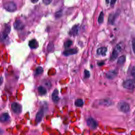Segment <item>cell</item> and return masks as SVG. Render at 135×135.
Listing matches in <instances>:
<instances>
[{"label": "cell", "mask_w": 135, "mask_h": 135, "mask_svg": "<svg viewBox=\"0 0 135 135\" xmlns=\"http://www.w3.org/2000/svg\"><path fill=\"white\" fill-rule=\"evenodd\" d=\"M43 72V68L41 67H38L36 68V70L35 75L38 76L41 75Z\"/></svg>", "instance_id": "cell-22"}, {"label": "cell", "mask_w": 135, "mask_h": 135, "mask_svg": "<svg viewBox=\"0 0 135 135\" xmlns=\"http://www.w3.org/2000/svg\"><path fill=\"white\" fill-rule=\"evenodd\" d=\"M132 47L133 51L134 54L135 55V38H134L133 39H132Z\"/></svg>", "instance_id": "cell-27"}, {"label": "cell", "mask_w": 135, "mask_h": 135, "mask_svg": "<svg viewBox=\"0 0 135 135\" xmlns=\"http://www.w3.org/2000/svg\"><path fill=\"white\" fill-rule=\"evenodd\" d=\"M77 50L76 49L73 48V49H69L66 50L65 51H64L63 54L65 56H69L70 55L75 54L76 53H77Z\"/></svg>", "instance_id": "cell-13"}, {"label": "cell", "mask_w": 135, "mask_h": 135, "mask_svg": "<svg viewBox=\"0 0 135 135\" xmlns=\"http://www.w3.org/2000/svg\"><path fill=\"white\" fill-rule=\"evenodd\" d=\"M107 50H108V49L106 47H101L97 49V54L100 56H104L106 55Z\"/></svg>", "instance_id": "cell-11"}, {"label": "cell", "mask_w": 135, "mask_h": 135, "mask_svg": "<svg viewBox=\"0 0 135 135\" xmlns=\"http://www.w3.org/2000/svg\"><path fill=\"white\" fill-rule=\"evenodd\" d=\"M4 8L8 12H13L17 10V6L15 2L8 1L4 4Z\"/></svg>", "instance_id": "cell-1"}, {"label": "cell", "mask_w": 135, "mask_h": 135, "mask_svg": "<svg viewBox=\"0 0 135 135\" xmlns=\"http://www.w3.org/2000/svg\"><path fill=\"white\" fill-rule=\"evenodd\" d=\"M38 0H32L31 2L33 3H35L38 2Z\"/></svg>", "instance_id": "cell-35"}, {"label": "cell", "mask_w": 135, "mask_h": 135, "mask_svg": "<svg viewBox=\"0 0 135 135\" xmlns=\"http://www.w3.org/2000/svg\"><path fill=\"white\" fill-rule=\"evenodd\" d=\"M116 2V0H111V6H114L115 4V2Z\"/></svg>", "instance_id": "cell-31"}, {"label": "cell", "mask_w": 135, "mask_h": 135, "mask_svg": "<svg viewBox=\"0 0 135 135\" xmlns=\"http://www.w3.org/2000/svg\"><path fill=\"white\" fill-rule=\"evenodd\" d=\"M87 123L88 127L92 130L96 129L98 127V123L96 120L93 118H88L87 120Z\"/></svg>", "instance_id": "cell-7"}, {"label": "cell", "mask_w": 135, "mask_h": 135, "mask_svg": "<svg viewBox=\"0 0 135 135\" xmlns=\"http://www.w3.org/2000/svg\"><path fill=\"white\" fill-rule=\"evenodd\" d=\"M10 119V116L7 113H4L0 116V121L2 123L7 122Z\"/></svg>", "instance_id": "cell-15"}, {"label": "cell", "mask_w": 135, "mask_h": 135, "mask_svg": "<svg viewBox=\"0 0 135 135\" xmlns=\"http://www.w3.org/2000/svg\"><path fill=\"white\" fill-rule=\"evenodd\" d=\"M11 108L12 111L16 114H20L22 112V106L17 103H13L11 104Z\"/></svg>", "instance_id": "cell-6"}, {"label": "cell", "mask_w": 135, "mask_h": 135, "mask_svg": "<svg viewBox=\"0 0 135 135\" xmlns=\"http://www.w3.org/2000/svg\"><path fill=\"white\" fill-rule=\"evenodd\" d=\"M13 26L16 29L20 30L24 27V25L20 19H16L13 23Z\"/></svg>", "instance_id": "cell-10"}, {"label": "cell", "mask_w": 135, "mask_h": 135, "mask_svg": "<svg viewBox=\"0 0 135 135\" xmlns=\"http://www.w3.org/2000/svg\"><path fill=\"white\" fill-rule=\"evenodd\" d=\"M54 49V44L52 42H50L47 46V50L49 52H52Z\"/></svg>", "instance_id": "cell-23"}, {"label": "cell", "mask_w": 135, "mask_h": 135, "mask_svg": "<svg viewBox=\"0 0 135 135\" xmlns=\"http://www.w3.org/2000/svg\"><path fill=\"white\" fill-rule=\"evenodd\" d=\"M124 88L128 90H132L135 88V81L134 80L128 79L126 80L123 83Z\"/></svg>", "instance_id": "cell-5"}, {"label": "cell", "mask_w": 135, "mask_h": 135, "mask_svg": "<svg viewBox=\"0 0 135 135\" xmlns=\"http://www.w3.org/2000/svg\"><path fill=\"white\" fill-rule=\"evenodd\" d=\"M58 94H59V91L57 89H55L54 90L52 94V99L53 102L56 103L58 102L59 100Z\"/></svg>", "instance_id": "cell-14"}, {"label": "cell", "mask_w": 135, "mask_h": 135, "mask_svg": "<svg viewBox=\"0 0 135 135\" xmlns=\"http://www.w3.org/2000/svg\"><path fill=\"white\" fill-rule=\"evenodd\" d=\"M38 91L39 94L41 95H45L47 92L46 89L42 86H39L38 88Z\"/></svg>", "instance_id": "cell-18"}, {"label": "cell", "mask_w": 135, "mask_h": 135, "mask_svg": "<svg viewBox=\"0 0 135 135\" xmlns=\"http://www.w3.org/2000/svg\"><path fill=\"white\" fill-rule=\"evenodd\" d=\"M131 75L135 79V66L133 67L131 71Z\"/></svg>", "instance_id": "cell-28"}, {"label": "cell", "mask_w": 135, "mask_h": 135, "mask_svg": "<svg viewBox=\"0 0 135 135\" xmlns=\"http://www.w3.org/2000/svg\"><path fill=\"white\" fill-rule=\"evenodd\" d=\"M106 76L109 79H113L117 76V72L115 70L110 71L107 73Z\"/></svg>", "instance_id": "cell-12"}, {"label": "cell", "mask_w": 135, "mask_h": 135, "mask_svg": "<svg viewBox=\"0 0 135 135\" xmlns=\"http://www.w3.org/2000/svg\"><path fill=\"white\" fill-rule=\"evenodd\" d=\"M11 31V27L10 25H6L4 27L3 30L0 34V39L2 40L6 39Z\"/></svg>", "instance_id": "cell-4"}, {"label": "cell", "mask_w": 135, "mask_h": 135, "mask_svg": "<svg viewBox=\"0 0 135 135\" xmlns=\"http://www.w3.org/2000/svg\"><path fill=\"white\" fill-rule=\"evenodd\" d=\"M122 50V47L120 44H118L116 45L114 48L113 49L112 55L111 56L110 61H114L117 58L119 54Z\"/></svg>", "instance_id": "cell-3"}, {"label": "cell", "mask_w": 135, "mask_h": 135, "mask_svg": "<svg viewBox=\"0 0 135 135\" xmlns=\"http://www.w3.org/2000/svg\"><path fill=\"white\" fill-rule=\"evenodd\" d=\"M90 77V73L89 71L85 70L84 71V78L85 79H88Z\"/></svg>", "instance_id": "cell-26"}, {"label": "cell", "mask_w": 135, "mask_h": 135, "mask_svg": "<svg viewBox=\"0 0 135 135\" xmlns=\"http://www.w3.org/2000/svg\"><path fill=\"white\" fill-rule=\"evenodd\" d=\"M62 12L61 11H59V12L56 13L55 14V16L57 17H59L61 16L62 15Z\"/></svg>", "instance_id": "cell-29"}, {"label": "cell", "mask_w": 135, "mask_h": 135, "mask_svg": "<svg viewBox=\"0 0 135 135\" xmlns=\"http://www.w3.org/2000/svg\"><path fill=\"white\" fill-rule=\"evenodd\" d=\"M79 31V25H75L72 27L70 31H69V35L72 36H76L77 35Z\"/></svg>", "instance_id": "cell-9"}, {"label": "cell", "mask_w": 135, "mask_h": 135, "mask_svg": "<svg viewBox=\"0 0 135 135\" xmlns=\"http://www.w3.org/2000/svg\"><path fill=\"white\" fill-rule=\"evenodd\" d=\"M104 64V62H103V61H101V62H100L98 63V65L99 66H102Z\"/></svg>", "instance_id": "cell-33"}, {"label": "cell", "mask_w": 135, "mask_h": 135, "mask_svg": "<svg viewBox=\"0 0 135 135\" xmlns=\"http://www.w3.org/2000/svg\"><path fill=\"white\" fill-rule=\"evenodd\" d=\"M104 20V13L103 12H101L99 15L98 18V23L100 24L103 23Z\"/></svg>", "instance_id": "cell-24"}, {"label": "cell", "mask_w": 135, "mask_h": 135, "mask_svg": "<svg viewBox=\"0 0 135 135\" xmlns=\"http://www.w3.org/2000/svg\"><path fill=\"white\" fill-rule=\"evenodd\" d=\"M72 44V41L70 40H67L66 42L64 43V46L65 48H69Z\"/></svg>", "instance_id": "cell-25"}, {"label": "cell", "mask_w": 135, "mask_h": 135, "mask_svg": "<svg viewBox=\"0 0 135 135\" xmlns=\"http://www.w3.org/2000/svg\"><path fill=\"white\" fill-rule=\"evenodd\" d=\"M3 78L2 77H0V85H1L3 83Z\"/></svg>", "instance_id": "cell-32"}, {"label": "cell", "mask_w": 135, "mask_h": 135, "mask_svg": "<svg viewBox=\"0 0 135 135\" xmlns=\"http://www.w3.org/2000/svg\"><path fill=\"white\" fill-rule=\"evenodd\" d=\"M126 59V58L125 56L124 55L121 56L118 59L117 63L118 64L120 65H123L125 62Z\"/></svg>", "instance_id": "cell-19"}, {"label": "cell", "mask_w": 135, "mask_h": 135, "mask_svg": "<svg viewBox=\"0 0 135 135\" xmlns=\"http://www.w3.org/2000/svg\"><path fill=\"white\" fill-rule=\"evenodd\" d=\"M44 109L43 107H42L36 114V121L37 123H40L42 121L44 117Z\"/></svg>", "instance_id": "cell-8"}, {"label": "cell", "mask_w": 135, "mask_h": 135, "mask_svg": "<svg viewBox=\"0 0 135 135\" xmlns=\"http://www.w3.org/2000/svg\"><path fill=\"white\" fill-rule=\"evenodd\" d=\"M52 2V0H44L43 1L44 3L46 5H48Z\"/></svg>", "instance_id": "cell-30"}, {"label": "cell", "mask_w": 135, "mask_h": 135, "mask_svg": "<svg viewBox=\"0 0 135 135\" xmlns=\"http://www.w3.org/2000/svg\"><path fill=\"white\" fill-rule=\"evenodd\" d=\"M106 2H108V3L109 2V1H106Z\"/></svg>", "instance_id": "cell-36"}, {"label": "cell", "mask_w": 135, "mask_h": 135, "mask_svg": "<svg viewBox=\"0 0 135 135\" xmlns=\"http://www.w3.org/2000/svg\"><path fill=\"white\" fill-rule=\"evenodd\" d=\"M118 107L119 110L124 113H128L130 110V106L129 104L123 101H121L118 103Z\"/></svg>", "instance_id": "cell-2"}, {"label": "cell", "mask_w": 135, "mask_h": 135, "mask_svg": "<svg viewBox=\"0 0 135 135\" xmlns=\"http://www.w3.org/2000/svg\"><path fill=\"white\" fill-rule=\"evenodd\" d=\"M3 131L2 130H1V129L0 128V135H2L3 134Z\"/></svg>", "instance_id": "cell-34"}, {"label": "cell", "mask_w": 135, "mask_h": 135, "mask_svg": "<svg viewBox=\"0 0 135 135\" xmlns=\"http://www.w3.org/2000/svg\"><path fill=\"white\" fill-rule=\"evenodd\" d=\"M116 14L114 13H111L110 14L108 17V22L111 24H113L114 23L116 18Z\"/></svg>", "instance_id": "cell-17"}, {"label": "cell", "mask_w": 135, "mask_h": 135, "mask_svg": "<svg viewBox=\"0 0 135 135\" xmlns=\"http://www.w3.org/2000/svg\"><path fill=\"white\" fill-rule=\"evenodd\" d=\"M75 104L76 106L79 107L82 106L84 104L83 101L82 99H77L75 101Z\"/></svg>", "instance_id": "cell-21"}, {"label": "cell", "mask_w": 135, "mask_h": 135, "mask_svg": "<svg viewBox=\"0 0 135 135\" xmlns=\"http://www.w3.org/2000/svg\"><path fill=\"white\" fill-rule=\"evenodd\" d=\"M100 104L105 106H110L111 104V102L110 100H102L100 102Z\"/></svg>", "instance_id": "cell-20"}, {"label": "cell", "mask_w": 135, "mask_h": 135, "mask_svg": "<svg viewBox=\"0 0 135 135\" xmlns=\"http://www.w3.org/2000/svg\"><path fill=\"white\" fill-rule=\"evenodd\" d=\"M29 47L32 49H35L38 46V43L35 39H32L29 42Z\"/></svg>", "instance_id": "cell-16"}]
</instances>
